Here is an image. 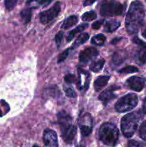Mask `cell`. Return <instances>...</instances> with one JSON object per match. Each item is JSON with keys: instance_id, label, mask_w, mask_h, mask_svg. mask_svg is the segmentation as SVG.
Returning a JSON list of instances; mask_svg holds the SVG:
<instances>
[{"instance_id": "obj_1", "label": "cell", "mask_w": 146, "mask_h": 147, "mask_svg": "<svg viewBox=\"0 0 146 147\" xmlns=\"http://www.w3.org/2000/svg\"><path fill=\"white\" fill-rule=\"evenodd\" d=\"M145 8L138 0L133 1L127 11L125 20V27L129 34H136L143 23Z\"/></svg>"}, {"instance_id": "obj_2", "label": "cell", "mask_w": 146, "mask_h": 147, "mask_svg": "<svg viewBox=\"0 0 146 147\" xmlns=\"http://www.w3.org/2000/svg\"><path fill=\"white\" fill-rule=\"evenodd\" d=\"M99 138L106 146H115L119 138V131L115 125L104 123L99 129Z\"/></svg>"}, {"instance_id": "obj_3", "label": "cell", "mask_w": 146, "mask_h": 147, "mask_svg": "<svg viewBox=\"0 0 146 147\" xmlns=\"http://www.w3.org/2000/svg\"><path fill=\"white\" fill-rule=\"evenodd\" d=\"M141 116L137 112L130 113L123 116L121 120V130L125 137L130 138L133 136L137 130Z\"/></svg>"}, {"instance_id": "obj_4", "label": "cell", "mask_w": 146, "mask_h": 147, "mask_svg": "<svg viewBox=\"0 0 146 147\" xmlns=\"http://www.w3.org/2000/svg\"><path fill=\"white\" fill-rule=\"evenodd\" d=\"M138 102L137 96L134 93H129L120 98L115 103V109L119 113H125L136 107Z\"/></svg>"}, {"instance_id": "obj_5", "label": "cell", "mask_w": 146, "mask_h": 147, "mask_svg": "<svg viewBox=\"0 0 146 147\" xmlns=\"http://www.w3.org/2000/svg\"><path fill=\"white\" fill-rule=\"evenodd\" d=\"M124 11V7L119 2L107 1L100 8V14L104 17H114L121 15Z\"/></svg>"}, {"instance_id": "obj_6", "label": "cell", "mask_w": 146, "mask_h": 147, "mask_svg": "<svg viewBox=\"0 0 146 147\" xmlns=\"http://www.w3.org/2000/svg\"><path fill=\"white\" fill-rule=\"evenodd\" d=\"M61 10V7H60V2H57L54 4L50 9H49L47 11H44L40 14V22L42 24H47L54 20L56 17L59 14Z\"/></svg>"}, {"instance_id": "obj_7", "label": "cell", "mask_w": 146, "mask_h": 147, "mask_svg": "<svg viewBox=\"0 0 146 147\" xmlns=\"http://www.w3.org/2000/svg\"><path fill=\"white\" fill-rule=\"evenodd\" d=\"M79 127H80L81 134L83 136H87L92 133V119L90 113H87L80 117V121H79Z\"/></svg>"}, {"instance_id": "obj_8", "label": "cell", "mask_w": 146, "mask_h": 147, "mask_svg": "<svg viewBox=\"0 0 146 147\" xmlns=\"http://www.w3.org/2000/svg\"><path fill=\"white\" fill-rule=\"evenodd\" d=\"M126 84L130 89L135 91H141L145 85V80L138 76H133L129 78L126 81Z\"/></svg>"}, {"instance_id": "obj_9", "label": "cell", "mask_w": 146, "mask_h": 147, "mask_svg": "<svg viewBox=\"0 0 146 147\" xmlns=\"http://www.w3.org/2000/svg\"><path fill=\"white\" fill-rule=\"evenodd\" d=\"M43 142L46 146H58L57 136L56 132L52 129H46L43 134Z\"/></svg>"}, {"instance_id": "obj_10", "label": "cell", "mask_w": 146, "mask_h": 147, "mask_svg": "<svg viewBox=\"0 0 146 147\" xmlns=\"http://www.w3.org/2000/svg\"><path fill=\"white\" fill-rule=\"evenodd\" d=\"M79 80L77 82V88L80 90H87L89 87L90 80V75L87 71L78 69Z\"/></svg>"}, {"instance_id": "obj_11", "label": "cell", "mask_w": 146, "mask_h": 147, "mask_svg": "<svg viewBox=\"0 0 146 147\" xmlns=\"http://www.w3.org/2000/svg\"><path fill=\"white\" fill-rule=\"evenodd\" d=\"M98 55V51L96 48L92 47H87L82 51L80 52L79 55V60L82 63H87L89 61L92 60L94 57Z\"/></svg>"}, {"instance_id": "obj_12", "label": "cell", "mask_w": 146, "mask_h": 147, "mask_svg": "<svg viewBox=\"0 0 146 147\" xmlns=\"http://www.w3.org/2000/svg\"><path fill=\"white\" fill-rule=\"evenodd\" d=\"M57 118H58V123L60 126L61 132L65 130L66 129H67L69 126L72 125V119L64 111H61L59 112V113L57 114Z\"/></svg>"}, {"instance_id": "obj_13", "label": "cell", "mask_w": 146, "mask_h": 147, "mask_svg": "<svg viewBox=\"0 0 146 147\" xmlns=\"http://www.w3.org/2000/svg\"><path fill=\"white\" fill-rule=\"evenodd\" d=\"M63 140L67 144H71L74 140L77 134V127L75 126L71 125L67 129L61 132Z\"/></svg>"}, {"instance_id": "obj_14", "label": "cell", "mask_w": 146, "mask_h": 147, "mask_svg": "<svg viewBox=\"0 0 146 147\" xmlns=\"http://www.w3.org/2000/svg\"><path fill=\"white\" fill-rule=\"evenodd\" d=\"M115 87H113V86L110 87V88L107 89V90H104V91L102 92V93H100V96H99V99H100V100H102L104 104H106L107 102L113 100V99H114L116 97L115 95L113 93Z\"/></svg>"}, {"instance_id": "obj_15", "label": "cell", "mask_w": 146, "mask_h": 147, "mask_svg": "<svg viewBox=\"0 0 146 147\" xmlns=\"http://www.w3.org/2000/svg\"><path fill=\"white\" fill-rule=\"evenodd\" d=\"M110 76H100L95 80L94 83V88L96 92H99L101 90H102L103 88L106 86V85L108 83L110 80Z\"/></svg>"}, {"instance_id": "obj_16", "label": "cell", "mask_w": 146, "mask_h": 147, "mask_svg": "<svg viewBox=\"0 0 146 147\" xmlns=\"http://www.w3.org/2000/svg\"><path fill=\"white\" fill-rule=\"evenodd\" d=\"M127 57V53L124 50H118L115 52L113 56V63L114 64L118 65L122 64Z\"/></svg>"}, {"instance_id": "obj_17", "label": "cell", "mask_w": 146, "mask_h": 147, "mask_svg": "<svg viewBox=\"0 0 146 147\" xmlns=\"http://www.w3.org/2000/svg\"><path fill=\"white\" fill-rule=\"evenodd\" d=\"M120 26V22L117 20H109L106 22L104 27V31L107 32H113L119 28Z\"/></svg>"}, {"instance_id": "obj_18", "label": "cell", "mask_w": 146, "mask_h": 147, "mask_svg": "<svg viewBox=\"0 0 146 147\" xmlns=\"http://www.w3.org/2000/svg\"><path fill=\"white\" fill-rule=\"evenodd\" d=\"M104 65V59H100V60H94V61L92 62V63L90 64V69L91 71L94 72V73H97V72L100 71V70L102 69Z\"/></svg>"}, {"instance_id": "obj_19", "label": "cell", "mask_w": 146, "mask_h": 147, "mask_svg": "<svg viewBox=\"0 0 146 147\" xmlns=\"http://www.w3.org/2000/svg\"><path fill=\"white\" fill-rule=\"evenodd\" d=\"M77 17L74 15H71L69 17H67L64 21L63 24H62V28L63 29H68L70 27H73L77 23Z\"/></svg>"}, {"instance_id": "obj_20", "label": "cell", "mask_w": 146, "mask_h": 147, "mask_svg": "<svg viewBox=\"0 0 146 147\" xmlns=\"http://www.w3.org/2000/svg\"><path fill=\"white\" fill-rule=\"evenodd\" d=\"M87 27H88V24H80V26H78V27H76L74 30H72V31L69 33L68 36L67 37V41L68 42H69L72 41V39L74 37V36H75L77 33L83 31V30H84V29L87 28Z\"/></svg>"}, {"instance_id": "obj_21", "label": "cell", "mask_w": 146, "mask_h": 147, "mask_svg": "<svg viewBox=\"0 0 146 147\" xmlns=\"http://www.w3.org/2000/svg\"><path fill=\"white\" fill-rule=\"evenodd\" d=\"M89 38H90V36H89V34H87V33H83V34H81L77 39H76V40L74 41V44H73V45L72 46L71 48L72 49L77 48V47H79L80 45H81L84 44V42H86L88 40Z\"/></svg>"}, {"instance_id": "obj_22", "label": "cell", "mask_w": 146, "mask_h": 147, "mask_svg": "<svg viewBox=\"0 0 146 147\" xmlns=\"http://www.w3.org/2000/svg\"><path fill=\"white\" fill-rule=\"evenodd\" d=\"M20 17H21V22H22L24 24H27L28 22H29L31 17V9L27 8L21 10V12H20Z\"/></svg>"}, {"instance_id": "obj_23", "label": "cell", "mask_w": 146, "mask_h": 147, "mask_svg": "<svg viewBox=\"0 0 146 147\" xmlns=\"http://www.w3.org/2000/svg\"><path fill=\"white\" fill-rule=\"evenodd\" d=\"M106 41V37L102 34H97V35L94 36L92 38L91 42L92 44L94 45L97 46H102L104 44Z\"/></svg>"}, {"instance_id": "obj_24", "label": "cell", "mask_w": 146, "mask_h": 147, "mask_svg": "<svg viewBox=\"0 0 146 147\" xmlns=\"http://www.w3.org/2000/svg\"><path fill=\"white\" fill-rule=\"evenodd\" d=\"M97 18V14L94 11H90L85 12L82 16V20L85 22H90L94 20Z\"/></svg>"}, {"instance_id": "obj_25", "label": "cell", "mask_w": 146, "mask_h": 147, "mask_svg": "<svg viewBox=\"0 0 146 147\" xmlns=\"http://www.w3.org/2000/svg\"><path fill=\"white\" fill-rule=\"evenodd\" d=\"M138 71V69L136 67L133 65H128L126 66V67H123L122 68L121 70H119V73H121V74H127V73H136V72Z\"/></svg>"}, {"instance_id": "obj_26", "label": "cell", "mask_w": 146, "mask_h": 147, "mask_svg": "<svg viewBox=\"0 0 146 147\" xmlns=\"http://www.w3.org/2000/svg\"><path fill=\"white\" fill-rule=\"evenodd\" d=\"M139 135L142 139L146 141V121H145L140 126L139 129Z\"/></svg>"}, {"instance_id": "obj_27", "label": "cell", "mask_w": 146, "mask_h": 147, "mask_svg": "<svg viewBox=\"0 0 146 147\" xmlns=\"http://www.w3.org/2000/svg\"><path fill=\"white\" fill-rule=\"evenodd\" d=\"M137 59L140 64H145L146 63V51L140 50L137 53Z\"/></svg>"}, {"instance_id": "obj_28", "label": "cell", "mask_w": 146, "mask_h": 147, "mask_svg": "<svg viewBox=\"0 0 146 147\" xmlns=\"http://www.w3.org/2000/svg\"><path fill=\"white\" fill-rule=\"evenodd\" d=\"M64 93H65L66 96H68L70 98H73L76 96V93L74 90V89L72 88L71 87H64Z\"/></svg>"}, {"instance_id": "obj_29", "label": "cell", "mask_w": 146, "mask_h": 147, "mask_svg": "<svg viewBox=\"0 0 146 147\" xmlns=\"http://www.w3.org/2000/svg\"><path fill=\"white\" fill-rule=\"evenodd\" d=\"M70 51V49H67V50H64L62 53L60 54V55L59 56V58H58V63H60L61 62H63L66 58H67Z\"/></svg>"}, {"instance_id": "obj_30", "label": "cell", "mask_w": 146, "mask_h": 147, "mask_svg": "<svg viewBox=\"0 0 146 147\" xmlns=\"http://www.w3.org/2000/svg\"><path fill=\"white\" fill-rule=\"evenodd\" d=\"M17 2V0H5V6L7 9L11 10L14 7Z\"/></svg>"}, {"instance_id": "obj_31", "label": "cell", "mask_w": 146, "mask_h": 147, "mask_svg": "<svg viewBox=\"0 0 146 147\" xmlns=\"http://www.w3.org/2000/svg\"><path fill=\"white\" fill-rule=\"evenodd\" d=\"M64 80L67 83H73L76 81V78L72 74H67L64 77Z\"/></svg>"}, {"instance_id": "obj_32", "label": "cell", "mask_w": 146, "mask_h": 147, "mask_svg": "<svg viewBox=\"0 0 146 147\" xmlns=\"http://www.w3.org/2000/svg\"><path fill=\"white\" fill-rule=\"evenodd\" d=\"M133 41L134 42L135 44L138 45H140V47H143V49L146 50V42H144L143 41L140 40V39L138 38V37H134V38H133Z\"/></svg>"}, {"instance_id": "obj_33", "label": "cell", "mask_w": 146, "mask_h": 147, "mask_svg": "<svg viewBox=\"0 0 146 147\" xmlns=\"http://www.w3.org/2000/svg\"><path fill=\"white\" fill-rule=\"evenodd\" d=\"M128 146H146V144L140 143V142L132 140L129 142Z\"/></svg>"}, {"instance_id": "obj_34", "label": "cell", "mask_w": 146, "mask_h": 147, "mask_svg": "<svg viewBox=\"0 0 146 147\" xmlns=\"http://www.w3.org/2000/svg\"><path fill=\"white\" fill-rule=\"evenodd\" d=\"M104 20H98V21L94 22L92 24V28L94 29V30H99V29L100 28V27L102 26V24L104 23Z\"/></svg>"}, {"instance_id": "obj_35", "label": "cell", "mask_w": 146, "mask_h": 147, "mask_svg": "<svg viewBox=\"0 0 146 147\" xmlns=\"http://www.w3.org/2000/svg\"><path fill=\"white\" fill-rule=\"evenodd\" d=\"M62 37H63V32H59L55 36L56 44L59 45L60 44V42H62Z\"/></svg>"}, {"instance_id": "obj_36", "label": "cell", "mask_w": 146, "mask_h": 147, "mask_svg": "<svg viewBox=\"0 0 146 147\" xmlns=\"http://www.w3.org/2000/svg\"><path fill=\"white\" fill-rule=\"evenodd\" d=\"M97 0H85L84 2V6H89L90 4H92L94 1H96Z\"/></svg>"}, {"instance_id": "obj_37", "label": "cell", "mask_w": 146, "mask_h": 147, "mask_svg": "<svg viewBox=\"0 0 146 147\" xmlns=\"http://www.w3.org/2000/svg\"><path fill=\"white\" fill-rule=\"evenodd\" d=\"M143 110L144 113H146V98L144 100L143 102Z\"/></svg>"}, {"instance_id": "obj_38", "label": "cell", "mask_w": 146, "mask_h": 147, "mask_svg": "<svg viewBox=\"0 0 146 147\" xmlns=\"http://www.w3.org/2000/svg\"><path fill=\"white\" fill-rule=\"evenodd\" d=\"M142 34H143V37H144V38L146 39V29L144 30V31L143 32V33H142Z\"/></svg>"}, {"instance_id": "obj_39", "label": "cell", "mask_w": 146, "mask_h": 147, "mask_svg": "<svg viewBox=\"0 0 146 147\" xmlns=\"http://www.w3.org/2000/svg\"><path fill=\"white\" fill-rule=\"evenodd\" d=\"M4 113H3V111H1V109H0V117H1V116H4Z\"/></svg>"}, {"instance_id": "obj_40", "label": "cell", "mask_w": 146, "mask_h": 147, "mask_svg": "<svg viewBox=\"0 0 146 147\" xmlns=\"http://www.w3.org/2000/svg\"><path fill=\"white\" fill-rule=\"evenodd\" d=\"M105 1H113V0H105Z\"/></svg>"}]
</instances>
